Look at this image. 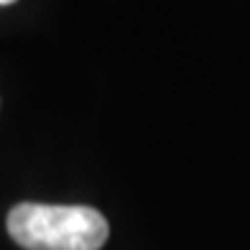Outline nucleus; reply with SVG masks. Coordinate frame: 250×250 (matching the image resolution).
I'll list each match as a JSON object with an SVG mask.
<instances>
[{"mask_svg": "<svg viewBox=\"0 0 250 250\" xmlns=\"http://www.w3.org/2000/svg\"><path fill=\"white\" fill-rule=\"evenodd\" d=\"M8 232L26 250H100L110 225L97 209L82 204L23 202L8 212Z\"/></svg>", "mask_w": 250, "mask_h": 250, "instance_id": "f257e3e1", "label": "nucleus"}, {"mask_svg": "<svg viewBox=\"0 0 250 250\" xmlns=\"http://www.w3.org/2000/svg\"><path fill=\"white\" fill-rule=\"evenodd\" d=\"M5 3H13V0H0V5H5Z\"/></svg>", "mask_w": 250, "mask_h": 250, "instance_id": "f03ea898", "label": "nucleus"}]
</instances>
